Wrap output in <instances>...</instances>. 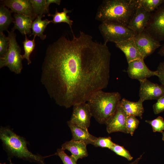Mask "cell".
Returning a JSON list of instances; mask_svg holds the SVG:
<instances>
[{"label": "cell", "instance_id": "cell-1", "mask_svg": "<svg viewBox=\"0 0 164 164\" xmlns=\"http://www.w3.org/2000/svg\"><path fill=\"white\" fill-rule=\"evenodd\" d=\"M73 35L48 46L42 67L41 82L55 103L66 108L87 102L107 87L110 78L111 55L107 44L82 31Z\"/></svg>", "mask_w": 164, "mask_h": 164}, {"label": "cell", "instance_id": "cell-2", "mask_svg": "<svg viewBox=\"0 0 164 164\" xmlns=\"http://www.w3.org/2000/svg\"><path fill=\"white\" fill-rule=\"evenodd\" d=\"M138 5V0H105L99 6L95 19L128 26Z\"/></svg>", "mask_w": 164, "mask_h": 164}, {"label": "cell", "instance_id": "cell-3", "mask_svg": "<svg viewBox=\"0 0 164 164\" xmlns=\"http://www.w3.org/2000/svg\"><path fill=\"white\" fill-rule=\"evenodd\" d=\"M121 98L118 92H106L100 90L93 93L87 102L96 121L106 125L115 113Z\"/></svg>", "mask_w": 164, "mask_h": 164}, {"label": "cell", "instance_id": "cell-4", "mask_svg": "<svg viewBox=\"0 0 164 164\" xmlns=\"http://www.w3.org/2000/svg\"><path fill=\"white\" fill-rule=\"evenodd\" d=\"M0 138L4 147L11 155L40 164H45L44 162L45 157L34 154L29 151L25 139L17 135L10 128H1Z\"/></svg>", "mask_w": 164, "mask_h": 164}, {"label": "cell", "instance_id": "cell-5", "mask_svg": "<svg viewBox=\"0 0 164 164\" xmlns=\"http://www.w3.org/2000/svg\"><path fill=\"white\" fill-rule=\"evenodd\" d=\"M104 39V43H119L133 38L137 34L127 26L118 22H101L98 27Z\"/></svg>", "mask_w": 164, "mask_h": 164}, {"label": "cell", "instance_id": "cell-6", "mask_svg": "<svg viewBox=\"0 0 164 164\" xmlns=\"http://www.w3.org/2000/svg\"><path fill=\"white\" fill-rule=\"evenodd\" d=\"M14 31L12 29L10 31H7L9 47L5 55L3 57H0V68L7 67L12 72L19 74L22 69V60L23 59Z\"/></svg>", "mask_w": 164, "mask_h": 164}, {"label": "cell", "instance_id": "cell-7", "mask_svg": "<svg viewBox=\"0 0 164 164\" xmlns=\"http://www.w3.org/2000/svg\"><path fill=\"white\" fill-rule=\"evenodd\" d=\"M145 29L157 41L164 42V3L152 13Z\"/></svg>", "mask_w": 164, "mask_h": 164}, {"label": "cell", "instance_id": "cell-8", "mask_svg": "<svg viewBox=\"0 0 164 164\" xmlns=\"http://www.w3.org/2000/svg\"><path fill=\"white\" fill-rule=\"evenodd\" d=\"M133 38L144 59L161 46L160 42L153 38L145 29L137 34Z\"/></svg>", "mask_w": 164, "mask_h": 164}, {"label": "cell", "instance_id": "cell-9", "mask_svg": "<svg viewBox=\"0 0 164 164\" xmlns=\"http://www.w3.org/2000/svg\"><path fill=\"white\" fill-rule=\"evenodd\" d=\"M92 115L90 108L86 102L82 103L73 106L70 120L73 124L88 130Z\"/></svg>", "mask_w": 164, "mask_h": 164}, {"label": "cell", "instance_id": "cell-10", "mask_svg": "<svg viewBox=\"0 0 164 164\" xmlns=\"http://www.w3.org/2000/svg\"><path fill=\"white\" fill-rule=\"evenodd\" d=\"M140 83L139 99L143 102L146 100H158L164 97V86L151 82L147 79L138 80Z\"/></svg>", "mask_w": 164, "mask_h": 164}, {"label": "cell", "instance_id": "cell-11", "mask_svg": "<svg viewBox=\"0 0 164 164\" xmlns=\"http://www.w3.org/2000/svg\"><path fill=\"white\" fill-rule=\"evenodd\" d=\"M127 72L129 77L138 80H142L152 76H158L157 70H150L145 64L144 59H137L128 63Z\"/></svg>", "mask_w": 164, "mask_h": 164}, {"label": "cell", "instance_id": "cell-12", "mask_svg": "<svg viewBox=\"0 0 164 164\" xmlns=\"http://www.w3.org/2000/svg\"><path fill=\"white\" fill-rule=\"evenodd\" d=\"M138 5L127 26L136 34L143 31L145 29L152 14Z\"/></svg>", "mask_w": 164, "mask_h": 164}, {"label": "cell", "instance_id": "cell-13", "mask_svg": "<svg viewBox=\"0 0 164 164\" xmlns=\"http://www.w3.org/2000/svg\"><path fill=\"white\" fill-rule=\"evenodd\" d=\"M128 115L119 104L118 108L112 118L106 124V130L109 134L121 132L128 134L126 122Z\"/></svg>", "mask_w": 164, "mask_h": 164}, {"label": "cell", "instance_id": "cell-14", "mask_svg": "<svg viewBox=\"0 0 164 164\" xmlns=\"http://www.w3.org/2000/svg\"><path fill=\"white\" fill-rule=\"evenodd\" d=\"M3 5L10 9L12 12L36 18L30 0L2 1Z\"/></svg>", "mask_w": 164, "mask_h": 164}, {"label": "cell", "instance_id": "cell-15", "mask_svg": "<svg viewBox=\"0 0 164 164\" xmlns=\"http://www.w3.org/2000/svg\"><path fill=\"white\" fill-rule=\"evenodd\" d=\"M133 38L115 44L116 46L124 53L128 63L137 59H144Z\"/></svg>", "mask_w": 164, "mask_h": 164}, {"label": "cell", "instance_id": "cell-16", "mask_svg": "<svg viewBox=\"0 0 164 164\" xmlns=\"http://www.w3.org/2000/svg\"><path fill=\"white\" fill-rule=\"evenodd\" d=\"M87 145L83 142L71 140L63 144L61 149L64 151L67 150L69 151L71 153V155L77 161L79 159L88 156Z\"/></svg>", "mask_w": 164, "mask_h": 164}, {"label": "cell", "instance_id": "cell-17", "mask_svg": "<svg viewBox=\"0 0 164 164\" xmlns=\"http://www.w3.org/2000/svg\"><path fill=\"white\" fill-rule=\"evenodd\" d=\"M67 124L71 132L72 140L82 141L87 145H93L97 138L90 134L87 130L73 124L70 121H67Z\"/></svg>", "mask_w": 164, "mask_h": 164}, {"label": "cell", "instance_id": "cell-18", "mask_svg": "<svg viewBox=\"0 0 164 164\" xmlns=\"http://www.w3.org/2000/svg\"><path fill=\"white\" fill-rule=\"evenodd\" d=\"M14 17V26L12 29H18L23 35L31 34V26L33 18L22 14L15 13Z\"/></svg>", "mask_w": 164, "mask_h": 164}, {"label": "cell", "instance_id": "cell-19", "mask_svg": "<svg viewBox=\"0 0 164 164\" xmlns=\"http://www.w3.org/2000/svg\"><path fill=\"white\" fill-rule=\"evenodd\" d=\"M143 102L140 99L137 102H133L123 98L120 101L119 105L128 115L138 117L142 119L144 112Z\"/></svg>", "mask_w": 164, "mask_h": 164}, {"label": "cell", "instance_id": "cell-20", "mask_svg": "<svg viewBox=\"0 0 164 164\" xmlns=\"http://www.w3.org/2000/svg\"><path fill=\"white\" fill-rule=\"evenodd\" d=\"M44 16L39 15L33 22L31 26L32 32L29 36L32 35L34 36H37L43 40L46 39V36L43 34V32L47 26L51 22V20L47 19L42 20V18Z\"/></svg>", "mask_w": 164, "mask_h": 164}, {"label": "cell", "instance_id": "cell-21", "mask_svg": "<svg viewBox=\"0 0 164 164\" xmlns=\"http://www.w3.org/2000/svg\"><path fill=\"white\" fill-rule=\"evenodd\" d=\"M11 11L2 5L0 6V32L8 31V29L12 22L14 19L11 16Z\"/></svg>", "mask_w": 164, "mask_h": 164}, {"label": "cell", "instance_id": "cell-22", "mask_svg": "<svg viewBox=\"0 0 164 164\" xmlns=\"http://www.w3.org/2000/svg\"><path fill=\"white\" fill-rule=\"evenodd\" d=\"M72 10H68L65 8L63 9V11L59 12L57 9H56L55 12L54 14H50L49 16H52L53 19L51 20V22L56 24L61 22L66 23L69 26L72 32L73 33L72 30V26L73 21L70 19L69 16L67 15V14L71 12Z\"/></svg>", "mask_w": 164, "mask_h": 164}, {"label": "cell", "instance_id": "cell-23", "mask_svg": "<svg viewBox=\"0 0 164 164\" xmlns=\"http://www.w3.org/2000/svg\"><path fill=\"white\" fill-rule=\"evenodd\" d=\"M33 11L36 18L39 15L45 16L44 14H50L46 8V0H30Z\"/></svg>", "mask_w": 164, "mask_h": 164}, {"label": "cell", "instance_id": "cell-24", "mask_svg": "<svg viewBox=\"0 0 164 164\" xmlns=\"http://www.w3.org/2000/svg\"><path fill=\"white\" fill-rule=\"evenodd\" d=\"M36 36H34L33 39L29 40L27 38L26 35H25V39L22 42L24 51V53L22 55L23 59H26L29 65L31 63L30 59V56L34 50L35 46V38Z\"/></svg>", "mask_w": 164, "mask_h": 164}, {"label": "cell", "instance_id": "cell-25", "mask_svg": "<svg viewBox=\"0 0 164 164\" xmlns=\"http://www.w3.org/2000/svg\"><path fill=\"white\" fill-rule=\"evenodd\" d=\"M138 5L146 11L152 12L164 3V0H138Z\"/></svg>", "mask_w": 164, "mask_h": 164}, {"label": "cell", "instance_id": "cell-26", "mask_svg": "<svg viewBox=\"0 0 164 164\" xmlns=\"http://www.w3.org/2000/svg\"><path fill=\"white\" fill-rule=\"evenodd\" d=\"M145 121L151 125L153 132L164 133V120L162 117L159 116L153 120Z\"/></svg>", "mask_w": 164, "mask_h": 164}, {"label": "cell", "instance_id": "cell-27", "mask_svg": "<svg viewBox=\"0 0 164 164\" xmlns=\"http://www.w3.org/2000/svg\"><path fill=\"white\" fill-rule=\"evenodd\" d=\"M114 143L112 141L111 138L110 137H97L93 145L95 147L107 148L110 149Z\"/></svg>", "mask_w": 164, "mask_h": 164}, {"label": "cell", "instance_id": "cell-28", "mask_svg": "<svg viewBox=\"0 0 164 164\" xmlns=\"http://www.w3.org/2000/svg\"><path fill=\"white\" fill-rule=\"evenodd\" d=\"M139 123V120L136 117L128 115L127 118L126 126L128 134L132 136Z\"/></svg>", "mask_w": 164, "mask_h": 164}, {"label": "cell", "instance_id": "cell-29", "mask_svg": "<svg viewBox=\"0 0 164 164\" xmlns=\"http://www.w3.org/2000/svg\"><path fill=\"white\" fill-rule=\"evenodd\" d=\"M110 150L117 155L125 158L128 161L132 160L133 158L129 152L123 146L115 143L114 144Z\"/></svg>", "mask_w": 164, "mask_h": 164}, {"label": "cell", "instance_id": "cell-30", "mask_svg": "<svg viewBox=\"0 0 164 164\" xmlns=\"http://www.w3.org/2000/svg\"><path fill=\"white\" fill-rule=\"evenodd\" d=\"M55 154L60 157L63 164H77V161L72 156L67 154L61 149H58Z\"/></svg>", "mask_w": 164, "mask_h": 164}, {"label": "cell", "instance_id": "cell-31", "mask_svg": "<svg viewBox=\"0 0 164 164\" xmlns=\"http://www.w3.org/2000/svg\"><path fill=\"white\" fill-rule=\"evenodd\" d=\"M9 47V40L3 32H0V57L6 54Z\"/></svg>", "mask_w": 164, "mask_h": 164}, {"label": "cell", "instance_id": "cell-32", "mask_svg": "<svg viewBox=\"0 0 164 164\" xmlns=\"http://www.w3.org/2000/svg\"><path fill=\"white\" fill-rule=\"evenodd\" d=\"M153 108L155 114H158L164 111V97L157 100L153 105Z\"/></svg>", "mask_w": 164, "mask_h": 164}, {"label": "cell", "instance_id": "cell-33", "mask_svg": "<svg viewBox=\"0 0 164 164\" xmlns=\"http://www.w3.org/2000/svg\"><path fill=\"white\" fill-rule=\"evenodd\" d=\"M156 70L159 80L164 86V61L160 63Z\"/></svg>", "mask_w": 164, "mask_h": 164}, {"label": "cell", "instance_id": "cell-34", "mask_svg": "<svg viewBox=\"0 0 164 164\" xmlns=\"http://www.w3.org/2000/svg\"><path fill=\"white\" fill-rule=\"evenodd\" d=\"M61 1L60 0H46V8L49 10V7L51 4L55 3L58 5H60Z\"/></svg>", "mask_w": 164, "mask_h": 164}, {"label": "cell", "instance_id": "cell-35", "mask_svg": "<svg viewBox=\"0 0 164 164\" xmlns=\"http://www.w3.org/2000/svg\"><path fill=\"white\" fill-rule=\"evenodd\" d=\"M158 53L160 56H164V43L161 47L158 52Z\"/></svg>", "mask_w": 164, "mask_h": 164}, {"label": "cell", "instance_id": "cell-36", "mask_svg": "<svg viewBox=\"0 0 164 164\" xmlns=\"http://www.w3.org/2000/svg\"><path fill=\"white\" fill-rule=\"evenodd\" d=\"M142 155H140L139 157L138 158L136 159L134 161L128 164H138L139 162V161L142 159Z\"/></svg>", "mask_w": 164, "mask_h": 164}, {"label": "cell", "instance_id": "cell-37", "mask_svg": "<svg viewBox=\"0 0 164 164\" xmlns=\"http://www.w3.org/2000/svg\"><path fill=\"white\" fill-rule=\"evenodd\" d=\"M162 139L163 141H164V133H162Z\"/></svg>", "mask_w": 164, "mask_h": 164}, {"label": "cell", "instance_id": "cell-38", "mask_svg": "<svg viewBox=\"0 0 164 164\" xmlns=\"http://www.w3.org/2000/svg\"><path fill=\"white\" fill-rule=\"evenodd\" d=\"M0 164H6L5 162L3 163H0ZM9 164H13L11 160H10V163Z\"/></svg>", "mask_w": 164, "mask_h": 164}]
</instances>
